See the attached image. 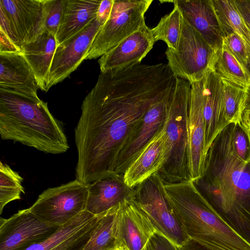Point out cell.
<instances>
[{"instance_id": "cell-19", "label": "cell", "mask_w": 250, "mask_h": 250, "mask_svg": "<svg viewBox=\"0 0 250 250\" xmlns=\"http://www.w3.org/2000/svg\"><path fill=\"white\" fill-rule=\"evenodd\" d=\"M167 146L164 124L127 167L123 174L125 183L133 188L158 172L167 158Z\"/></svg>"}, {"instance_id": "cell-5", "label": "cell", "mask_w": 250, "mask_h": 250, "mask_svg": "<svg viewBox=\"0 0 250 250\" xmlns=\"http://www.w3.org/2000/svg\"><path fill=\"white\" fill-rule=\"evenodd\" d=\"M190 94L191 83L176 78L165 123L167 158L158 172L164 182L176 183L189 179L187 116Z\"/></svg>"}, {"instance_id": "cell-27", "label": "cell", "mask_w": 250, "mask_h": 250, "mask_svg": "<svg viewBox=\"0 0 250 250\" xmlns=\"http://www.w3.org/2000/svg\"><path fill=\"white\" fill-rule=\"evenodd\" d=\"M217 55L214 71L222 79L245 89L250 83V72L244 68L223 45Z\"/></svg>"}, {"instance_id": "cell-7", "label": "cell", "mask_w": 250, "mask_h": 250, "mask_svg": "<svg viewBox=\"0 0 250 250\" xmlns=\"http://www.w3.org/2000/svg\"><path fill=\"white\" fill-rule=\"evenodd\" d=\"M157 172L133 188L131 200L147 216L156 230L178 247L189 238L166 197Z\"/></svg>"}, {"instance_id": "cell-4", "label": "cell", "mask_w": 250, "mask_h": 250, "mask_svg": "<svg viewBox=\"0 0 250 250\" xmlns=\"http://www.w3.org/2000/svg\"><path fill=\"white\" fill-rule=\"evenodd\" d=\"M189 239L213 250H250V244L215 211L192 180L163 184Z\"/></svg>"}, {"instance_id": "cell-14", "label": "cell", "mask_w": 250, "mask_h": 250, "mask_svg": "<svg viewBox=\"0 0 250 250\" xmlns=\"http://www.w3.org/2000/svg\"><path fill=\"white\" fill-rule=\"evenodd\" d=\"M156 231L131 197L119 203L114 227L115 247L122 250H141Z\"/></svg>"}, {"instance_id": "cell-25", "label": "cell", "mask_w": 250, "mask_h": 250, "mask_svg": "<svg viewBox=\"0 0 250 250\" xmlns=\"http://www.w3.org/2000/svg\"><path fill=\"white\" fill-rule=\"evenodd\" d=\"M211 0L224 37L234 33L241 38L250 49V29L240 14L234 0Z\"/></svg>"}, {"instance_id": "cell-15", "label": "cell", "mask_w": 250, "mask_h": 250, "mask_svg": "<svg viewBox=\"0 0 250 250\" xmlns=\"http://www.w3.org/2000/svg\"><path fill=\"white\" fill-rule=\"evenodd\" d=\"M203 79L191 84L190 98L187 116L189 179L194 182L203 176L206 161L204 152Z\"/></svg>"}, {"instance_id": "cell-8", "label": "cell", "mask_w": 250, "mask_h": 250, "mask_svg": "<svg viewBox=\"0 0 250 250\" xmlns=\"http://www.w3.org/2000/svg\"><path fill=\"white\" fill-rule=\"evenodd\" d=\"M152 0H114L110 15L96 35L85 60L101 57L145 23Z\"/></svg>"}, {"instance_id": "cell-31", "label": "cell", "mask_w": 250, "mask_h": 250, "mask_svg": "<svg viewBox=\"0 0 250 250\" xmlns=\"http://www.w3.org/2000/svg\"><path fill=\"white\" fill-rule=\"evenodd\" d=\"M232 144L236 155L241 160L250 161V131L241 122L234 123Z\"/></svg>"}, {"instance_id": "cell-24", "label": "cell", "mask_w": 250, "mask_h": 250, "mask_svg": "<svg viewBox=\"0 0 250 250\" xmlns=\"http://www.w3.org/2000/svg\"><path fill=\"white\" fill-rule=\"evenodd\" d=\"M101 0H66L56 35L58 45L74 36L97 18Z\"/></svg>"}, {"instance_id": "cell-2", "label": "cell", "mask_w": 250, "mask_h": 250, "mask_svg": "<svg viewBox=\"0 0 250 250\" xmlns=\"http://www.w3.org/2000/svg\"><path fill=\"white\" fill-rule=\"evenodd\" d=\"M234 123L217 135L206 157L203 176L194 182L219 215L250 244V161L232 144Z\"/></svg>"}, {"instance_id": "cell-13", "label": "cell", "mask_w": 250, "mask_h": 250, "mask_svg": "<svg viewBox=\"0 0 250 250\" xmlns=\"http://www.w3.org/2000/svg\"><path fill=\"white\" fill-rule=\"evenodd\" d=\"M102 26L96 18L82 31L57 46L49 72L48 90L67 78L85 60Z\"/></svg>"}, {"instance_id": "cell-1", "label": "cell", "mask_w": 250, "mask_h": 250, "mask_svg": "<svg viewBox=\"0 0 250 250\" xmlns=\"http://www.w3.org/2000/svg\"><path fill=\"white\" fill-rule=\"evenodd\" d=\"M167 64H137L101 72L84 98L75 129L76 179L89 185L112 173L120 149L148 108L175 85Z\"/></svg>"}, {"instance_id": "cell-9", "label": "cell", "mask_w": 250, "mask_h": 250, "mask_svg": "<svg viewBox=\"0 0 250 250\" xmlns=\"http://www.w3.org/2000/svg\"><path fill=\"white\" fill-rule=\"evenodd\" d=\"M45 30L44 0H0V31L20 51Z\"/></svg>"}, {"instance_id": "cell-40", "label": "cell", "mask_w": 250, "mask_h": 250, "mask_svg": "<svg viewBox=\"0 0 250 250\" xmlns=\"http://www.w3.org/2000/svg\"><path fill=\"white\" fill-rule=\"evenodd\" d=\"M245 93L246 97L244 109L250 107V83L245 88Z\"/></svg>"}, {"instance_id": "cell-32", "label": "cell", "mask_w": 250, "mask_h": 250, "mask_svg": "<svg viewBox=\"0 0 250 250\" xmlns=\"http://www.w3.org/2000/svg\"><path fill=\"white\" fill-rule=\"evenodd\" d=\"M66 0H44L45 29L56 36Z\"/></svg>"}, {"instance_id": "cell-22", "label": "cell", "mask_w": 250, "mask_h": 250, "mask_svg": "<svg viewBox=\"0 0 250 250\" xmlns=\"http://www.w3.org/2000/svg\"><path fill=\"white\" fill-rule=\"evenodd\" d=\"M133 192L123 174L112 173L88 185L85 210L95 215L102 214L130 198Z\"/></svg>"}, {"instance_id": "cell-6", "label": "cell", "mask_w": 250, "mask_h": 250, "mask_svg": "<svg viewBox=\"0 0 250 250\" xmlns=\"http://www.w3.org/2000/svg\"><path fill=\"white\" fill-rule=\"evenodd\" d=\"M217 53L184 18L176 49L167 48L165 52L175 77L191 84L201 81L208 72L214 70Z\"/></svg>"}, {"instance_id": "cell-17", "label": "cell", "mask_w": 250, "mask_h": 250, "mask_svg": "<svg viewBox=\"0 0 250 250\" xmlns=\"http://www.w3.org/2000/svg\"><path fill=\"white\" fill-rule=\"evenodd\" d=\"M101 215H95L84 210L60 226L46 239L24 250H82Z\"/></svg>"}, {"instance_id": "cell-39", "label": "cell", "mask_w": 250, "mask_h": 250, "mask_svg": "<svg viewBox=\"0 0 250 250\" xmlns=\"http://www.w3.org/2000/svg\"><path fill=\"white\" fill-rule=\"evenodd\" d=\"M240 122L250 131V107L244 109Z\"/></svg>"}, {"instance_id": "cell-29", "label": "cell", "mask_w": 250, "mask_h": 250, "mask_svg": "<svg viewBox=\"0 0 250 250\" xmlns=\"http://www.w3.org/2000/svg\"><path fill=\"white\" fill-rule=\"evenodd\" d=\"M23 179L5 164L0 163V214L10 202L21 199L24 193Z\"/></svg>"}, {"instance_id": "cell-33", "label": "cell", "mask_w": 250, "mask_h": 250, "mask_svg": "<svg viewBox=\"0 0 250 250\" xmlns=\"http://www.w3.org/2000/svg\"><path fill=\"white\" fill-rule=\"evenodd\" d=\"M239 62L250 72V49L238 35L231 33L223 39V44Z\"/></svg>"}, {"instance_id": "cell-28", "label": "cell", "mask_w": 250, "mask_h": 250, "mask_svg": "<svg viewBox=\"0 0 250 250\" xmlns=\"http://www.w3.org/2000/svg\"><path fill=\"white\" fill-rule=\"evenodd\" d=\"M183 18L178 7L174 5L173 10L162 17L158 23L151 29L155 42H165L167 48L175 50L178 44Z\"/></svg>"}, {"instance_id": "cell-12", "label": "cell", "mask_w": 250, "mask_h": 250, "mask_svg": "<svg viewBox=\"0 0 250 250\" xmlns=\"http://www.w3.org/2000/svg\"><path fill=\"white\" fill-rule=\"evenodd\" d=\"M175 86V85L162 99L153 103L147 110L140 125L118 152L112 167L113 173L123 174L141 149L163 126Z\"/></svg>"}, {"instance_id": "cell-41", "label": "cell", "mask_w": 250, "mask_h": 250, "mask_svg": "<svg viewBox=\"0 0 250 250\" xmlns=\"http://www.w3.org/2000/svg\"><path fill=\"white\" fill-rule=\"evenodd\" d=\"M108 250H121V249H120L119 248H116V247H114L113 248L109 249Z\"/></svg>"}, {"instance_id": "cell-35", "label": "cell", "mask_w": 250, "mask_h": 250, "mask_svg": "<svg viewBox=\"0 0 250 250\" xmlns=\"http://www.w3.org/2000/svg\"><path fill=\"white\" fill-rule=\"evenodd\" d=\"M114 0H101L97 13V19L103 25L108 20L112 10Z\"/></svg>"}, {"instance_id": "cell-38", "label": "cell", "mask_w": 250, "mask_h": 250, "mask_svg": "<svg viewBox=\"0 0 250 250\" xmlns=\"http://www.w3.org/2000/svg\"><path fill=\"white\" fill-rule=\"evenodd\" d=\"M178 248L179 250H213L190 239Z\"/></svg>"}, {"instance_id": "cell-21", "label": "cell", "mask_w": 250, "mask_h": 250, "mask_svg": "<svg viewBox=\"0 0 250 250\" xmlns=\"http://www.w3.org/2000/svg\"><path fill=\"white\" fill-rule=\"evenodd\" d=\"M180 10L183 18L217 53L224 37L211 0L170 1Z\"/></svg>"}, {"instance_id": "cell-36", "label": "cell", "mask_w": 250, "mask_h": 250, "mask_svg": "<svg viewBox=\"0 0 250 250\" xmlns=\"http://www.w3.org/2000/svg\"><path fill=\"white\" fill-rule=\"evenodd\" d=\"M245 23L250 29V0H234Z\"/></svg>"}, {"instance_id": "cell-23", "label": "cell", "mask_w": 250, "mask_h": 250, "mask_svg": "<svg viewBox=\"0 0 250 250\" xmlns=\"http://www.w3.org/2000/svg\"><path fill=\"white\" fill-rule=\"evenodd\" d=\"M58 46L56 36L45 30L34 41L22 46L21 52L32 68L39 88L47 91V81Z\"/></svg>"}, {"instance_id": "cell-34", "label": "cell", "mask_w": 250, "mask_h": 250, "mask_svg": "<svg viewBox=\"0 0 250 250\" xmlns=\"http://www.w3.org/2000/svg\"><path fill=\"white\" fill-rule=\"evenodd\" d=\"M141 250H179L178 247L164 235L156 230Z\"/></svg>"}, {"instance_id": "cell-16", "label": "cell", "mask_w": 250, "mask_h": 250, "mask_svg": "<svg viewBox=\"0 0 250 250\" xmlns=\"http://www.w3.org/2000/svg\"><path fill=\"white\" fill-rule=\"evenodd\" d=\"M155 42L151 29L145 24L100 57L98 62L101 72L118 70L140 64Z\"/></svg>"}, {"instance_id": "cell-26", "label": "cell", "mask_w": 250, "mask_h": 250, "mask_svg": "<svg viewBox=\"0 0 250 250\" xmlns=\"http://www.w3.org/2000/svg\"><path fill=\"white\" fill-rule=\"evenodd\" d=\"M119 204L102 213L82 250H108L115 247L114 227Z\"/></svg>"}, {"instance_id": "cell-18", "label": "cell", "mask_w": 250, "mask_h": 250, "mask_svg": "<svg viewBox=\"0 0 250 250\" xmlns=\"http://www.w3.org/2000/svg\"><path fill=\"white\" fill-rule=\"evenodd\" d=\"M0 90L39 99L35 74L22 54L0 52Z\"/></svg>"}, {"instance_id": "cell-30", "label": "cell", "mask_w": 250, "mask_h": 250, "mask_svg": "<svg viewBox=\"0 0 250 250\" xmlns=\"http://www.w3.org/2000/svg\"><path fill=\"white\" fill-rule=\"evenodd\" d=\"M223 106L225 119L228 124L241 121L245 108V89L223 80Z\"/></svg>"}, {"instance_id": "cell-10", "label": "cell", "mask_w": 250, "mask_h": 250, "mask_svg": "<svg viewBox=\"0 0 250 250\" xmlns=\"http://www.w3.org/2000/svg\"><path fill=\"white\" fill-rule=\"evenodd\" d=\"M88 188V185L76 179L47 188L39 195L29 209L45 223L61 226L86 210Z\"/></svg>"}, {"instance_id": "cell-20", "label": "cell", "mask_w": 250, "mask_h": 250, "mask_svg": "<svg viewBox=\"0 0 250 250\" xmlns=\"http://www.w3.org/2000/svg\"><path fill=\"white\" fill-rule=\"evenodd\" d=\"M223 100L222 79L214 70L209 71L203 79L204 152L206 157L217 135L229 125L224 115Z\"/></svg>"}, {"instance_id": "cell-3", "label": "cell", "mask_w": 250, "mask_h": 250, "mask_svg": "<svg viewBox=\"0 0 250 250\" xmlns=\"http://www.w3.org/2000/svg\"><path fill=\"white\" fill-rule=\"evenodd\" d=\"M0 135L42 152L58 154L69 149L62 128L47 103L0 90Z\"/></svg>"}, {"instance_id": "cell-11", "label": "cell", "mask_w": 250, "mask_h": 250, "mask_svg": "<svg viewBox=\"0 0 250 250\" xmlns=\"http://www.w3.org/2000/svg\"><path fill=\"white\" fill-rule=\"evenodd\" d=\"M59 227L42 221L29 208L0 219V250H24L53 234Z\"/></svg>"}, {"instance_id": "cell-37", "label": "cell", "mask_w": 250, "mask_h": 250, "mask_svg": "<svg viewBox=\"0 0 250 250\" xmlns=\"http://www.w3.org/2000/svg\"><path fill=\"white\" fill-rule=\"evenodd\" d=\"M0 52H21L0 31Z\"/></svg>"}]
</instances>
